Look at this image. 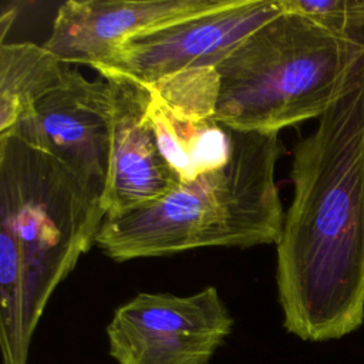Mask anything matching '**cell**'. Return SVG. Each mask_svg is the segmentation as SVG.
<instances>
[{"label":"cell","mask_w":364,"mask_h":364,"mask_svg":"<svg viewBox=\"0 0 364 364\" xmlns=\"http://www.w3.org/2000/svg\"><path fill=\"white\" fill-rule=\"evenodd\" d=\"M293 198L276 243L284 328L328 341L364 321V55L293 149Z\"/></svg>","instance_id":"1"},{"label":"cell","mask_w":364,"mask_h":364,"mask_svg":"<svg viewBox=\"0 0 364 364\" xmlns=\"http://www.w3.org/2000/svg\"><path fill=\"white\" fill-rule=\"evenodd\" d=\"M102 200L57 159L0 135V347L27 364L38 320L57 286L95 243Z\"/></svg>","instance_id":"2"},{"label":"cell","mask_w":364,"mask_h":364,"mask_svg":"<svg viewBox=\"0 0 364 364\" xmlns=\"http://www.w3.org/2000/svg\"><path fill=\"white\" fill-rule=\"evenodd\" d=\"M232 131L225 166L179 183L158 200L105 218L95 245L127 262L199 247H252L277 243L284 223L274 181L283 154L279 134Z\"/></svg>","instance_id":"3"},{"label":"cell","mask_w":364,"mask_h":364,"mask_svg":"<svg viewBox=\"0 0 364 364\" xmlns=\"http://www.w3.org/2000/svg\"><path fill=\"white\" fill-rule=\"evenodd\" d=\"M364 55V36L337 33L282 11L213 63V118L243 132L273 134L320 118Z\"/></svg>","instance_id":"4"},{"label":"cell","mask_w":364,"mask_h":364,"mask_svg":"<svg viewBox=\"0 0 364 364\" xmlns=\"http://www.w3.org/2000/svg\"><path fill=\"white\" fill-rule=\"evenodd\" d=\"M232 328L213 286L189 296L138 293L115 309L108 353L115 364H209Z\"/></svg>","instance_id":"5"},{"label":"cell","mask_w":364,"mask_h":364,"mask_svg":"<svg viewBox=\"0 0 364 364\" xmlns=\"http://www.w3.org/2000/svg\"><path fill=\"white\" fill-rule=\"evenodd\" d=\"M4 134L51 155L102 200L112 134V91L105 78L90 81L70 68L63 82L41 95Z\"/></svg>","instance_id":"6"},{"label":"cell","mask_w":364,"mask_h":364,"mask_svg":"<svg viewBox=\"0 0 364 364\" xmlns=\"http://www.w3.org/2000/svg\"><path fill=\"white\" fill-rule=\"evenodd\" d=\"M283 11L282 0H230L208 14L166 26L122 44L92 68L149 87L178 73L212 63Z\"/></svg>","instance_id":"7"},{"label":"cell","mask_w":364,"mask_h":364,"mask_svg":"<svg viewBox=\"0 0 364 364\" xmlns=\"http://www.w3.org/2000/svg\"><path fill=\"white\" fill-rule=\"evenodd\" d=\"M230 0H68L43 47L65 64L91 68L145 33L208 14Z\"/></svg>","instance_id":"8"},{"label":"cell","mask_w":364,"mask_h":364,"mask_svg":"<svg viewBox=\"0 0 364 364\" xmlns=\"http://www.w3.org/2000/svg\"><path fill=\"white\" fill-rule=\"evenodd\" d=\"M105 80L112 91V134L102 209L105 218H117L158 200L181 179L159 149L148 117V88L121 77Z\"/></svg>","instance_id":"9"},{"label":"cell","mask_w":364,"mask_h":364,"mask_svg":"<svg viewBox=\"0 0 364 364\" xmlns=\"http://www.w3.org/2000/svg\"><path fill=\"white\" fill-rule=\"evenodd\" d=\"M148 88V87H146ZM148 117L159 149L181 183L226 165L232 151V131L215 118H191L173 111L151 88Z\"/></svg>","instance_id":"10"},{"label":"cell","mask_w":364,"mask_h":364,"mask_svg":"<svg viewBox=\"0 0 364 364\" xmlns=\"http://www.w3.org/2000/svg\"><path fill=\"white\" fill-rule=\"evenodd\" d=\"M70 65L43 46L0 44V134L10 131L33 104L63 82Z\"/></svg>","instance_id":"11"},{"label":"cell","mask_w":364,"mask_h":364,"mask_svg":"<svg viewBox=\"0 0 364 364\" xmlns=\"http://www.w3.org/2000/svg\"><path fill=\"white\" fill-rule=\"evenodd\" d=\"M282 7L333 31L364 36V0H282Z\"/></svg>","instance_id":"12"}]
</instances>
